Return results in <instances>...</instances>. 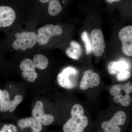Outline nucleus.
<instances>
[{
	"instance_id": "nucleus-1",
	"label": "nucleus",
	"mask_w": 132,
	"mask_h": 132,
	"mask_svg": "<svg viewBox=\"0 0 132 132\" xmlns=\"http://www.w3.org/2000/svg\"><path fill=\"white\" fill-rule=\"evenodd\" d=\"M82 106L75 104L71 111V117L63 127L64 132H83L88 124L87 117L84 115Z\"/></svg>"
},
{
	"instance_id": "nucleus-2",
	"label": "nucleus",
	"mask_w": 132,
	"mask_h": 132,
	"mask_svg": "<svg viewBox=\"0 0 132 132\" xmlns=\"http://www.w3.org/2000/svg\"><path fill=\"white\" fill-rule=\"evenodd\" d=\"M132 92V85L130 81L125 85H116L110 88V94L113 96L116 103L127 106L131 104V98L130 94Z\"/></svg>"
},
{
	"instance_id": "nucleus-3",
	"label": "nucleus",
	"mask_w": 132,
	"mask_h": 132,
	"mask_svg": "<svg viewBox=\"0 0 132 132\" xmlns=\"http://www.w3.org/2000/svg\"><path fill=\"white\" fill-rule=\"evenodd\" d=\"M16 39L12 44L14 49H21L26 51L27 49H31L34 46L37 42L36 34L35 32H22L15 34Z\"/></svg>"
},
{
	"instance_id": "nucleus-4",
	"label": "nucleus",
	"mask_w": 132,
	"mask_h": 132,
	"mask_svg": "<svg viewBox=\"0 0 132 132\" xmlns=\"http://www.w3.org/2000/svg\"><path fill=\"white\" fill-rule=\"evenodd\" d=\"M62 32V29L60 26L48 24L38 29L36 41L39 45H46L52 37L61 35Z\"/></svg>"
},
{
	"instance_id": "nucleus-5",
	"label": "nucleus",
	"mask_w": 132,
	"mask_h": 132,
	"mask_svg": "<svg viewBox=\"0 0 132 132\" xmlns=\"http://www.w3.org/2000/svg\"><path fill=\"white\" fill-rule=\"evenodd\" d=\"M78 71L72 67H68L64 68L58 75L57 81L61 87L67 89H72L76 85V76Z\"/></svg>"
},
{
	"instance_id": "nucleus-6",
	"label": "nucleus",
	"mask_w": 132,
	"mask_h": 132,
	"mask_svg": "<svg viewBox=\"0 0 132 132\" xmlns=\"http://www.w3.org/2000/svg\"><path fill=\"white\" fill-rule=\"evenodd\" d=\"M126 118V115L125 112L118 111L110 120L102 122L101 127L105 132H121V129L119 126H122L125 124Z\"/></svg>"
},
{
	"instance_id": "nucleus-7",
	"label": "nucleus",
	"mask_w": 132,
	"mask_h": 132,
	"mask_svg": "<svg viewBox=\"0 0 132 132\" xmlns=\"http://www.w3.org/2000/svg\"><path fill=\"white\" fill-rule=\"evenodd\" d=\"M92 51L95 56H101L105 52V44L104 35L101 29H94L91 32Z\"/></svg>"
},
{
	"instance_id": "nucleus-8",
	"label": "nucleus",
	"mask_w": 132,
	"mask_h": 132,
	"mask_svg": "<svg viewBox=\"0 0 132 132\" xmlns=\"http://www.w3.org/2000/svg\"><path fill=\"white\" fill-rule=\"evenodd\" d=\"M119 36L122 43L123 53L127 56H132V26H127L121 29L119 32Z\"/></svg>"
},
{
	"instance_id": "nucleus-9",
	"label": "nucleus",
	"mask_w": 132,
	"mask_h": 132,
	"mask_svg": "<svg viewBox=\"0 0 132 132\" xmlns=\"http://www.w3.org/2000/svg\"><path fill=\"white\" fill-rule=\"evenodd\" d=\"M14 9L9 5H0V28L12 26L16 19Z\"/></svg>"
},
{
	"instance_id": "nucleus-10",
	"label": "nucleus",
	"mask_w": 132,
	"mask_h": 132,
	"mask_svg": "<svg viewBox=\"0 0 132 132\" xmlns=\"http://www.w3.org/2000/svg\"><path fill=\"white\" fill-rule=\"evenodd\" d=\"M100 82V78L98 75L89 69L85 71L83 73L79 87L81 90H86L90 88H93L98 86Z\"/></svg>"
},
{
	"instance_id": "nucleus-11",
	"label": "nucleus",
	"mask_w": 132,
	"mask_h": 132,
	"mask_svg": "<svg viewBox=\"0 0 132 132\" xmlns=\"http://www.w3.org/2000/svg\"><path fill=\"white\" fill-rule=\"evenodd\" d=\"M33 117L40 123L45 126L52 125L54 121V117L52 114H46L44 112V105L42 101L36 103L32 111Z\"/></svg>"
},
{
	"instance_id": "nucleus-12",
	"label": "nucleus",
	"mask_w": 132,
	"mask_h": 132,
	"mask_svg": "<svg viewBox=\"0 0 132 132\" xmlns=\"http://www.w3.org/2000/svg\"><path fill=\"white\" fill-rule=\"evenodd\" d=\"M20 69L23 71L22 77L27 81L34 82L38 78V75L35 71L36 67L33 61L29 59L23 60L20 64Z\"/></svg>"
},
{
	"instance_id": "nucleus-13",
	"label": "nucleus",
	"mask_w": 132,
	"mask_h": 132,
	"mask_svg": "<svg viewBox=\"0 0 132 132\" xmlns=\"http://www.w3.org/2000/svg\"><path fill=\"white\" fill-rule=\"evenodd\" d=\"M17 124L21 128H31L32 132H41L42 129L41 123L34 117L21 119L18 121Z\"/></svg>"
},
{
	"instance_id": "nucleus-14",
	"label": "nucleus",
	"mask_w": 132,
	"mask_h": 132,
	"mask_svg": "<svg viewBox=\"0 0 132 132\" xmlns=\"http://www.w3.org/2000/svg\"><path fill=\"white\" fill-rule=\"evenodd\" d=\"M38 1L41 3H48V13L51 16L58 15L62 11V7L59 0H38Z\"/></svg>"
},
{
	"instance_id": "nucleus-15",
	"label": "nucleus",
	"mask_w": 132,
	"mask_h": 132,
	"mask_svg": "<svg viewBox=\"0 0 132 132\" xmlns=\"http://www.w3.org/2000/svg\"><path fill=\"white\" fill-rule=\"evenodd\" d=\"M128 68V64L126 62L113 61L109 62L108 69L110 74H118L123 71H127Z\"/></svg>"
},
{
	"instance_id": "nucleus-16",
	"label": "nucleus",
	"mask_w": 132,
	"mask_h": 132,
	"mask_svg": "<svg viewBox=\"0 0 132 132\" xmlns=\"http://www.w3.org/2000/svg\"><path fill=\"white\" fill-rule=\"evenodd\" d=\"M70 45V47L66 50V54L71 59L79 60L82 54V49L80 45L75 41L71 42Z\"/></svg>"
},
{
	"instance_id": "nucleus-17",
	"label": "nucleus",
	"mask_w": 132,
	"mask_h": 132,
	"mask_svg": "<svg viewBox=\"0 0 132 132\" xmlns=\"http://www.w3.org/2000/svg\"><path fill=\"white\" fill-rule=\"evenodd\" d=\"M33 62L36 68L40 70H44L47 67L48 60L45 55L42 54H37L33 58Z\"/></svg>"
},
{
	"instance_id": "nucleus-18",
	"label": "nucleus",
	"mask_w": 132,
	"mask_h": 132,
	"mask_svg": "<svg viewBox=\"0 0 132 132\" xmlns=\"http://www.w3.org/2000/svg\"><path fill=\"white\" fill-rule=\"evenodd\" d=\"M10 101L9 93L7 90H3L2 98L0 102V111L5 112L9 111Z\"/></svg>"
},
{
	"instance_id": "nucleus-19",
	"label": "nucleus",
	"mask_w": 132,
	"mask_h": 132,
	"mask_svg": "<svg viewBox=\"0 0 132 132\" xmlns=\"http://www.w3.org/2000/svg\"><path fill=\"white\" fill-rule=\"evenodd\" d=\"M81 38L85 45L86 54H90L92 52V44L88 38L87 33L83 32L81 35Z\"/></svg>"
},
{
	"instance_id": "nucleus-20",
	"label": "nucleus",
	"mask_w": 132,
	"mask_h": 132,
	"mask_svg": "<svg viewBox=\"0 0 132 132\" xmlns=\"http://www.w3.org/2000/svg\"><path fill=\"white\" fill-rule=\"evenodd\" d=\"M23 97L21 95H17L15 97L14 99L10 103L9 111L10 112H13L15 110L17 106L21 103L23 101Z\"/></svg>"
},
{
	"instance_id": "nucleus-21",
	"label": "nucleus",
	"mask_w": 132,
	"mask_h": 132,
	"mask_svg": "<svg viewBox=\"0 0 132 132\" xmlns=\"http://www.w3.org/2000/svg\"><path fill=\"white\" fill-rule=\"evenodd\" d=\"M131 76V72L128 71H125L118 74L117 78L119 81L127 80Z\"/></svg>"
},
{
	"instance_id": "nucleus-22",
	"label": "nucleus",
	"mask_w": 132,
	"mask_h": 132,
	"mask_svg": "<svg viewBox=\"0 0 132 132\" xmlns=\"http://www.w3.org/2000/svg\"><path fill=\"white\" fill-rule=\"evenodd\" d=\"M121 0H106L107 2L109 3H112L115 2H119Z\"/></svg>"
},
{
	"instance_id": "nucleus-23",
	"label": "nucleus",
	"mask_w": 132,
	"mask_h": 132,
	"mask_svg": "<svg viewBox=\"0 0 132 132\" xmlns=\"http://www.w3.org/2000/svg\"><path fill=\"white\" fill-rule=\"evenodd\" d=\"M2 90L0 89V102H1V100L2 98Z\"/></svg>"
}]
</instances>
